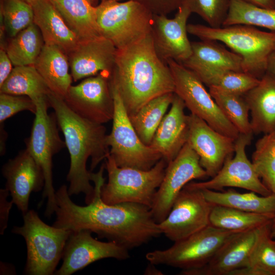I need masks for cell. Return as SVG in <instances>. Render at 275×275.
Instances as JSON below:
<instances>
[{"mask_svg": "<svg viewBox=\"0 0 275 275\" xmlns=\"http://www.w3.org/2000/svg\"><path fill=\"white\" fill-rule=\"evenodd\" d=\"M154 264L150 263V265L146 268L145 274H162V272L156 269Z\"/></svg>", "mask_w": 275, "mask_h": 275, "instance_id": "7dc6e473", "label": "cell"}, {"mask_svg": "<svg viewBox=\"0 0 275 275\" xmlns=\"http://www.w3.org/2000/svg\"><path fill=\"white\" fill-rule=\"evenodd\" d=\"M34 24L45 44L60 48L68 56L80 41L50 0H38L33 5Z\"/></svg>", "mask_w": 275, "mask_h": 275, "instance_id": "603a6c76", "label": "cell"}, {"mask_svg": "<svg viewBox=\"0 0 275 275\" xmlns=\"http://www.w3.org/2000/svg\"><path fill=\"white\" fill-rule=\"evenodd\" d=\"M270 235L271 238L273 239H275V218L273 219L272 222Z\"/></svg>", "mask_w": 275, "mask_h": 275, "instance_id": "c3c4849f", "label": "cell"}, {"mask_svg": "<svg viewBox=\"0 0 275 275\" xmlns=\"http://www.w3.org/2000/svg\"><path fill=\"white\" fill-rule=\"evenodd\" d=\"M256 6L270 9L275 8V0H243Z\"/></svg>", "mask_w": 275, "mask_h": 275, "instance_id": "f6af8a7d", "label": "cell"}, {"mask_svg": "<svg viewBox=\"0 0 275 275\" xmlns=\"http://www.w3.org/2000/svg\"><path fill=\"white\" fill-rule=\"evenodd\" d=\"M272 221L259 228L235 233L205 265L190 270L181 271L180 274L230 275L234 270L246 266L259 237Z\"/></svg>", "mask_w": 275, "mask_h": 275, "instance_id": "d6986e66", "label": "cell"}, {"mask_svg": "<svg viewBox=\"0 0 275 275\" xmlns=\"http://www.w3.org/2000/svg\"><path fill=\"white\" fill-rule=\"evenodd\" d=\"M6 180L5 188L12 200L22 214L29 210V201L32 192L44 188V176L38 165L26 149L21 151L14 158L10 159L2 168Z\"/></svg>", "mask_w": 275, "mask_h": 275, "instance_id": "ffe728a7", "label": "cell"}, {"mask_svg": "<svg viewBox=\"0 0 275 275\" xmlns=\"http://www.w3.org/2000/svg\"><path fill=\"white\" fill-rule=\"evenodd\" d=\"M104 163L108 181L101 187V196L105 203L131 202L151 208L168 164L163 158L148 170L120 167L110 153Z\"/></svg>", "mask_w": 275, "mask_h": 275, "instance_id": "5b68a950", "label": "cell"}, {"mask_svg": "<svg viewBox=\"0 0 275 275\" xmlns=\"http://www.w3.org/2000/svg\"><path fill=\"white\" fill-rule=\"evenodd\" d=\"M243 96L250 108L253 134L275 130V79L265 74Z\"/></svg>", "mask_w": 275, "mask_h": 275, "instance_id": "cb8c5ba5", "label": "cell"}, {"mask_svg": "<svg viewBox=\"0 0 275 275\" xmlns=\"http://www.w3.org/2000/svg\"><path fill=\"white\" fill-rule=\"evenodd\" d=\"M105 169L103 163L97 173L91 172L94 196L87 206L73 202L65 185L56 191L57 218L52 226L72 232L88 230L99 237L115 241L128 250L140 246L161 234L149 207L131 202L108 204L103 201L101 189L105 183L103 176Z\"/></svg>", "mask_w": 275, "mask_h": 275, "instance_id": "6da1fadb", "label": "cell"}, {"mask_svg": "<svg viewBox=\"0 0 275 275\" xmlns=\"http://www.w3.org/2000/svg\"><path fill=\"white\" fill-rule=\"evenodd\" d=\"M253 133H240L235 140L234 155L229 157L217 173L206 181L187 184L200 189L221 191L225 187H237L266 196L272 194L263 183L254 166L247 157L245 148L251 144Z\"/></svg>", "mask_w": 275, "mask_h": 275, "instance_id": "4fadbf2b", "label": "cell"}, {"mask_svg": "<svg viewBox=\"0 0 275 275\" xmlns=\"http://www.w3.org/2000/svg\"><path fill=\"white\" fill-rule=\"evenodd\" d=\"M36 105L37 111L31 134L25 142L26 149L44 174L45 184L42 197L47 200L45 216L49 217L57 208L52 181V157L66 147V144L59 135L54 114H48V108L50 107L48 99L41 100Z\"/></svg>", "mask_w": 275, "mask_h": 275, "instance_id": "ba28073f", "label": "cell"}, {"mask_svg": "<svg viewBox=\"0 0 275 275\" xmlns=\"http://www.w3.org/2000/svg\"><path fill=\"white\" fill-rule=\"evenodd\" d=\"M191 13L180 6L174 17L153 14L151 35L155 51L164 62L173 60L182 64L191 54L187 37V22Z\"/></svg>", "mask_w": 275, "mask_h": 275, "instance_id": "ac0fdd59", "label": "cell"}, {"mask_svg": "<svg viewBox=\"0 0 275 275\" xmlns=\"http://www.w3.org/2000/svg\"><path fill=\"white\" fill-rule=\"evenodd\" d=\"M252 162L263 183L275 195V130L258 140Z\"/></svg>", "mask_w": 275, "mask_h": 275, "instance_id": "8d00e7d4", "label": "cell"}, {"mask_svg": "<svg viewBox=\"0 0 275 275\" xmlns=\"http://www.w3.org/2000/svg\"><path fill=\"white\" fill-rule=\"evenodd\" d=\"M110 81L117 89L129 116L152 99L175 90L170 69L157 54L151 33L117 49Z\"/></svg>", "mask_w": 275, "mask_h": 275, "instance_id": "7a4b0ae2", "label": "cell"}, {"mask_svg": "<svg viewBox=\"0 0 275 275\" xmlns=\"http://www.w3.org/2000/svg\"><path fill=\"white\" fill-rule=\"evenodd\" d=\"M174 96V93H168L155 97L129 116L139 137L146 145H151Z\"/></svg>", "mask_w": 275, "mask_h": 275, "instance_id": "4dcf8cb0", "label": "cell"}, {"mask_svg": "<svg viewBox=\"0 0 275 275\" xmlns=\"http://www.w3.org/2000/svg\"><path fill=\"white\" fill-rule=\"evenodd\" d=\"M12 65L6 51L1 48L0 50V86L11 74L13 69Z\"/></svg>", "mask_w": 275, "mask_h": 275, "instance_id": "7bdbcfd3", "label": "cell"}, {"mask_svg": "<svg viewBox=\"0 0 275 275\" xmlns=\"http://www.w3.org/2000/svg\"><path fill=\"white\" fill-rule=\"evenodd\" d=\"M274 217L265 214L243 211L237 209L213 205L210 225L226 231L240 232L261 227Z\"/></svg>", "mask_w": 275, "mask_h": 275, "instance_id": "1f68e13d", "label": "cell"}, {"mask_svg": "<svg viewBox=\"0 0 275 275\" xmlns=\"http://www.w3.org/2000/svg\"><path fill=\"white\" fill-rule=\"evenodd\" d=\"M51 91L34 65L15 66L0 86V93L30 97L36 104Z\"/></svg>", "mask_w": 275, "mask_h": 275, "instance_id": "f546056e", "label": "cell"}, {"mask_svg": "<svg viewBox=\"0 0 275 275\" xmlns=\"http://www.w3.org/2000/svg\"><path fill=\"white\" fill-rule=\"evenodd\" d=\"M201 190L206 199L212 205L268 215L275 218V195L273 194L264 196L251 191L240 193L233 188L221 191Z\"/></svg>", "mask_w": 275, "mask_h": 275, "instance_id": "4316f807", "label": "cell"}, {"mask_svg": "<svg viewBox=\"0 0 275 275\" xmlns=\"http://www.w3.org/2000/svg\"><path fill=\"white\" fill-rule=\"evenodd\" d=\"M34 66L49 90L64 99L72 80L67 54L58 46L44 43Z\"/></svg>", "mask_w": 275, "mask_h": 275, "instance_id": "d4e9b609", "label": "cell"}, {"mask_svg": "<svg viewBox=\"0 0 275 275\" xmlns=\"http://www.w3.org/2000/svg\"><path fill=\"white\" fill-rule=\"evenodd\" d=\"M174 80V93L191 112L219 132L236 139L239 132L224 115L204 84L193 71L173 60L167 61Z\"/></svg>", "mask_w": 275, "mask_h": 275, "instance_id": "8fae6325", "label": "cell"}, {"mask_svg": "<svg viewBox=\"0 0 275 275\" xmlns=\"http://www.w3.org/2000/svg\"><path fill=\"white\" fill-rule=\"evenodd\" d=\"M115 1H120V0H115Z\"/></svg>", "mask_w": 275, "mask_h": 275, "instance_id": "816d5d0a", "label": "cell"}, {"mask_svg": "<svg viewBox=\"0 0 275 275\" xmlns=\"http://www.w3.org/2000/svg\"><path fill=\"white\" fill-rule=\"evenodd\" d=\"M245 24L275 31V8H263L243 0H230L223 26Z\"/></svg>", "mask_w": 275, "mask_h": 275, "instance_id": "836d02e7", "label": "cell"}, {"mask_svg": "<svg viewBox=\"0 0 275 275\" xmlns=\"http://www.w3.org/2000/svg\"><path fill=\"white\" fill-rule=\"evenodd\" d=\"M110 83L114 113L112 130L106 137L109 153L120 167L148 170L162 158V156L156 150L141 141L117 89Z\"/></svg>", "mask_w": 275, "mask_h": 275, "instance_id": "9c48e42d", "label": "cell"}, {"mask_svg": "<svg viewBox=\"0 0 275 275\" xmlns=\"http://www.w3.org/2000/svg\"><path fill=\"white\" fill-rule=\"evenodd\" d=\"M80 41L101 36L96 8L88 0H50Z\"/></svg>", "mask_w": 275, "mask_h": 275, "instance_id": "484cf974", "label": "cell"}, {"mask_svg": "<svg viewBox=\"0 0 275 275\" xmlns=\"http://www.w3.org/2000/svg\"><path fill=\"white\" fill-rule=\"evenodd\" d=\"M212 204L201 189L186 184L180 192L167 217L158 223L161 233L176 242L209 225Z\"/></svg>", "mask_w": 275, "mask_h": 275, "instance_id": "5bb4252c", "label": "cell"}, {"mask_svg": "<svg viewBox=\"0 0 275 275\" xmlns=\"http://www.w3.org/2000/svg\"><path fill=\"white\" fill-rule=\"evenodd\" d=\"M188 33L200 40L225 44L242 58V71L260 79L266 73L268 57L275 48V31H261L245 24L213 28L187 24Z\"/></svg>", "mask_w": 275, "mask_h": 275, "instance_id": "277c9868", "label": "cell"}, {"mask_svg": "<svg viewBox=\"0 0 275 275\" xmlns=\"http://www.w3.org/2000/svg\"><path fill=\"white\" fill-rule=\"evenodd\" d=\"M235 233L209 225L200 231L174 242L168 249L148 252L146 258L150 263L178 268L181 271L199 268L207 263L221 246Z\"/></svg>", "mask_w": 275, "mask_h": 275, "instance_id": "30bf717a", "label": "cell"}, {"mask_svg": "<svg viewBox=\"0 0 275 275\" xmlns=\"http://www.w3.org/2000/svg\"><path fill=\"white\" fill-rule=\"evenodd\" d=\"M209 88L215 87L225 92L244 95L257 86L260 79L243 71L195 67L189 69Z\"/></svg>", "mask_w": 275, "mask_h": 275, "instance_id": "f1b7e54d", "label": "cell"}, {"mask_svg": "<svg viewBox=\"0 0 275 275\" xmlns=\"http://www.w3.org/2000/svg\"><path fill=\"white\" fill-rule=\"evenodd\" d=\"M230 0H182L181 6L196 13L213 28L223 26L227 16Z\"/></svg>", "mask_w": 275, "mask_h": 275, "instance_id": "f35d334b", "label": "cell"}, {"mask_svg": "<svg viewBox=\"0 0 275 275\" xmlns=\"http://www.w3.org/2000/svg\"><path fill=\"white\" fill-rule=\"evenodd\" d=\"M185 107L183 101L174 93L170 109L162 119L150 145L161 154L168 163L187 142L189 125Z\"/></svg>", "mask_w": 275, "mask_h": 275, "instance_id": "7402d4cb", "label": "cell"}, {"mask_svg": "<svg viewBox=\"0 0 275 275\" xmlns=\"http://www.w3.org/2000/svg\"><path fill=\"white\" fill-rule=\"evenodd\" d=\"M265 74L275 79V48L268 57Z\"/></svg>", "mask_w": 275, "mask_h": 275, "instance_id": "ee69618b", "label": "cell"}, {"mask_svg": "<svg viewBox=\"0 0 275 275\" xmlns=\"http://www.w3.org/2000/svg\"><path fill=\"white\" fill-rule=\"evenodd\" d=\"M1 12L5 29L12 38L34 23L33 6L22 0H2Z\"/></svg>", "mask_w": 275, "mask_h": 275, "instance_id": "74e56055", "label": "cell"}, {"mask_svg": "<svg viewBox=\"0 0 275 275\" xmlns=\"http://www.w3.org/2000/svg\"><path fill=\"white\" fill-rule=\"evenodd\" d=\"M28 111L35 114L37 106L29 97L6 93L0 94V123L17 113Z\"/></svg>", "mask_w": 275, "mask_h": 275, "instance_id": "ab89813d", "label": "cell"}, {"mask_svg": "<svg viewBox=\"0 0 275 275\" xmlns=\"http://www.w3.org/2000/svg\"><path fill=\"white\" fill-rule=\"evenodd\" d=\"M189 133L187 143L199 157L208 177H213L235 151V139L215 130L195 115H187Z\"/></svg>", "mask_w": 275, "mask_h": 275, "instance_id": "e0dca14e", "label": "cell"}, {"mask_svg": "<svg viewBox=\"0 0 275 275\" xmlns=\"http://www.w3.org/2000/svg\"><path fill=\"white\" fill-rule=\"evenodd\" d=\"M10 193L8 189H0V234L3 235L7 228L10 211L14 204L12 200L8 201Z\"/></svg>", "mask_w": 275, "mask_h": 275, "instance_id": "b9f144b4", "label": "cell"}, {"mask_svg": "<svg viewBox=\"0 0 275 275\" xmlns=\"http://www.w3.org/2000/svg\"><path fill=\"white\" fill-rule=\"evenodd\" d=\"M23 226L14 227L12 232L22 236L26 242L25 273L54 274L72 231L47 225L33 210L23 214Z\"/></svg>", "mask_w": 275, "mask_h": 275, "instance_id": "8992f818", "label": "cell"}, {"mask_svg": "<svg viewBox=\"0 0 275 275\" xmlns=\"http://www.w3.org/2000/svg\"><path fill=\"white\" fill-rule=\"evenodd\" d=\"M47 99L70 155V165L67 175L68 194L71 196L84 193L86 203L89 204L95 191L94 186L90 183L91 172L109 154L106 128L76 114L62 98L51 91Z\"/></svg>", "mask_w": 275, "mask_h": 275, "instance_id": "3957f363", "label": "cell"}, {"mask_svg": "<svg viewBox=\"0 0 275 275\" xmlns=\"http://www.w3.org/2000/svg\"><path fill=\"white\" fill-rule=\"evenodd\" d=\"M141 3L153 14L165 15L177 10L182 0H134Z\"/></svg>", "mask_w": 275, "mask_h": 275, "instance_id": "60d3db41", "label": "cell"}, {"mask_svg": "<svg viewBox=\"0 0 275 275\" xmlns=\"http://www.w3.org/2000/svg\"><path fill=\"white\" fill-rule=\"evenodd\" d=\"M22 1L27 2L32 6L38 0H22Z\"/></svg>", "mask_w": 275, "mask_h": 275, "instance_id": "681fc988", "label": "cell"}, {"mask_svg": "<svg viewBox=\"0 0 275 275\" xmlns=\"http://www.w3.org/2000/svg\"><path fill=\"white\" fill-rule=\"evenodd\" d=\"M191 54L182 63L188 69L204 67L242 71V58L218 41L203 40L191 42Z\"/></svg>", "mask_w": 275, "mask_h": 275, "instance_id": "83f0119b", "label": "cell"}, {"mask_svg": "<svg viewBox=\"0 0 275 275\" xmlns=\"http://www.w3.org/2000/svg\"><path fill=\"white\" fill-rule=\"evenodd\" d=\"M44 44L39 29L33 23L13 37L6 51L14 66L34 65Z\"/></svg>", "mask_w": 275, "mask_h": 275, "instance_id": "d6a6232c", "label": "cell"}, {"mask_svg": "<svg viewBox=\"0 0 275 275\" xmlns=\"http://www.w3.org/2000/svg\"><path fill=\"white\" fill-rule=\"evenodd\" d=\"M208 176L200 163L199 157L186 143L167 166L163 180L157 189L151 208L157 223L163 221L183 188L191 180Z\"/></svg>", "mask_w": 275, "mask_h": 275, "instance_id": "7c38bea8", "label": "cell"}, {"mask_svg": "<svg viewBox=\"0 0 275 275\" xmlns=\"http://www.w3.org/2000/svg\"><path fill=\"white\" fill-rule=\"evenodd\" d=\"M96 8L100 35L117 49L129 46L151 33L153 14L134 0H101Z\"/></svg>", "mask_w": 275, "mask_h": 275, "instance_id": "52a82bcc", "label": "cell"}, {"mask_svg": "<svg viewBox=\"0 0 275 275\" xmlns=\"http://www.w3.org/2000/svg\"><path fill=\"white\" fill-rule=\"evenodd\" d=\"M94 6H96V5L98 2V0H88Z\"/></svg>", "mask_w": 275, "mask_h": 275, "instance_id": "f907efd6", "label": "cell"}, {"mask_svg": "<svg viewBox=\"0 0 275 275\" xmlns=\"http://www.w3.org/2000/svg\"><path fill=\"white\" fill-rule=\"evenodd\" d=\"M6 135L7 132L4 129V126L3 123V126L2 124L1 125V155H3L6 151V145L5 142L6 141Z\"/></svg>", "mask_w": 275, "mask_h": 275, "instance_id": "bcb514c9", "label": "cell"}, {"mask_svg": "<svg viewBox=\"0 0 275 275\" xmlns=\"http://www.w3.org/2000/svg\"><path fill=\"white\" fill-rule=\"evenodd\" d=\"M91 233L85 229L72 232L63 252L62 264L55 274L70 275L102 259L129 258V250L124 246L114 241H99Z\"/></svg>", "mask_w": 275, "mask_h": 275, "instance_id": "2e32d148", "label": "cell"}, {"mask_svg": "<svg viewBox=\"0 0 275 275\" xmlns=\"http://www.w3.org/2000/svg\"><path fill=\"white\" fill-rule=\"evenodd\" d=\"M209 92L226 117L240 133H253L249 119L250 108L243 96L213 87Z\"/></svg>", "mask_w": 275, "mask_h": 275, "instance_id": "e575fe53", "label": "cell"}, {"mask_svg": "<svg viewBox=\"0 0 275 275\" xmlns=\"http://www.w3.org/2000/svg\"><path fill=\"white\" fill-rule=\"evenodd\" d=\"M111 73L102 72L71 86L64 100L78 115L103 124L112 120L114 113L110 78Z\"/></svg>", "mask_w": 275, "mask_h": 275, "instance_id": "9a60e30c", "label": "cell"}, {"mask_svg": "<svg viewBox=\"0 0 275 275\" xmlns=\"http://www.w3.org/2000/svg\"><path fill=\"white\" fill-rule=\"evenodd\" d=\"M271 224L259 237L247 265L239 270L241 275H275V240L270 235Z\"/></svg>", "mask_w": 275, "mask_h": 275, "instance_id": "d590c367", "label": "cell"}, {"mask_svg": "<svg viewBox=\"0 0 275 275\" xmlns=\"http://www.w3.org/2000/svg\"><path fill=\"white\" fill-rule=\"evenodd\" d=\"M117 49L110 40L102 36L79 41L67 56L72 79L76 81L102 72L112 74Z\"/></svg>", "mask_w": 275, "mask_h": 275, "instance_id": "44dd1931", "label": "cell"}]
</instances>
